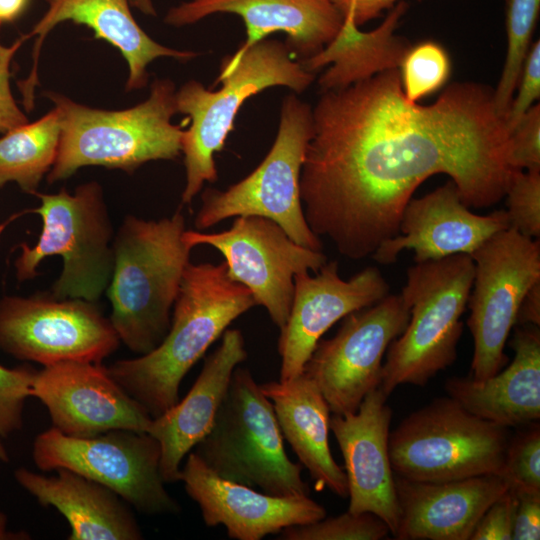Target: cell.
<instances>
[{"label": "cell", "instance_id": "obj_39", "mask_svg": "<svg viewBox=\"0 0 540 540\" xmlns=\"http://www.w3.org/2000/svg\"><path fill=\"white\" fill-rule=\"evenodd\" d=\"M27 40L22 35L10 46L0 43V133H6L29 122L17 105L10 88V67L17 50Z\"/></svg>", "mask_w": 540, "mask_h": 540}, {"label": "cell", "instance_id": "obj_29", "mask_svg": "<svg viewBox=\"0 0 540 540\" xmlns=\"http://www.w3.org/2000/svg\"><path fill=\"white\" fill-rule=\"evenodd\" d=\"M60 116L53 108L40 119L4 133L0 138V188L16 183L35 195L52 168L60 139Z\"/></svg>", "mask_w": 540, "mask_h": 540}, {"label": "cell", "instance_id": "obj_38", "mask_svg": "<svg viewBox=\"0 0 540 540\" xmlns=\"http://www.w3.org/2000/svg\"><path fill=\"white\" fill-rule=\"evenodd\" d=\"M516 496L507 490L478 521L470 540H513Z\"/></svg>", "mask_w": 540, "mask_h": 540}, {"label": "cell", "instance_id": "obj_1", "mask_svg": "<svg viewBox=\"0 0 540 540\" xmlns=\"http://www.w3.org/2000/svg\"><path fill=\"white\" fill-rule=\"evenodd\" d=\"M300 174L306 221L358 260L399 232L427 178L448 175L470 208L504 198L515 169L510 131L483 84H450L431 105L408 101L399 69L321 93Z\"/></svg>", "mask_w": 540, "mask_h": 540}, {"label": "cell", "instance_id": "obj_25", "mask_svg": "<svg viewBox=\"0 0 540 540\" xmlns=\"http://www.w3.org/2000/svg\"><path fill=\"white\" fill-rule=\"evenodd\" d=\"M46 476L27 468L16 482L44 507H54L69 524V540H140L141 528L129 505L108 487L65 468Z\"/></svg>", "mask_w": 540, "mask_h": 540}, {"label": "cell", "instance_id": "obj_33", "mask_svg": "<svg viewBox=\"0 0 540 540\" xmlns=\"http://www.w3.org/2000/svg\"><path fill=\"white\" fill-rule=\"evenodd\" d=\"M500 476L513 492L540 493L539 425L509 440Z\"/></svg>", "mask_w": 540, "mask_h": 540}, {"label": "cell", "instance_id": "obj_32", "mask_svg": "<svg viewBox=\"0 0 540 540\" xmlns=\"http://www.w3.org/2000/svg\"><path fill=\"white\" fill-rule=\"evenodd\" d=\"M390 530L386 523L370 512H347L336 517L292 525L279 533L281 540H380Z\"/></svg>", "mask_w": 540, "mask_h": 540}, {"label": "cell", "instance_id": "obj_5", "mask_svg": "<svg viewBox=\"0 0 540 540\" xmlns=\"http://www.w3.org/2000/svg\"><path fill=\"white\" fill-rule=\"evenodd\" d=\"M314 79L315 74L294 59L285 43L266 38L247 48L238 47L222 59L216 81L222 83L220 89H207L196 80L184 83L176 91L177 113L190 120L182 138L186 170L182 203L190 204L205 182L217 181L214 156L223 149L248 98L275 86L300 94Z\"/></svg>", "mask_w": 540, "mask_h": 540}, {"label": "cell", "instance_id": "obj_37", "mask_svg": "<svg viewBox=\"0 0 540 540\" xmlns=\"http://www.w3.org/2000/svg\"><path fill=\"white\" fill-rule=\"evenodd\" d=\"M517 86H519L517 96L512 99L506 116V124L510 134L523 115L531 108L532 103L540 96L539 41L534 43L527 53Z\"/></svg>", "mask_w": 540, "mask_h": 540}, {"label": "cell", "instance_id": "obj_27", "mask_svg": "<svg viewBox=\"0 0 540 540\" xmlns=\"http://www.w3.org/2000/svg\"><path fill=\"white\" fill-rule=\"evenodd\" d=\"M260 387L273 405L283 438L308 470L315 489L327 488L341 498L348 497L345 471L330 451V409L316 383L303 372Z\"/></svg>", "mask_w": 540, "mask_h": 540}, {"label": "cell", "instance_id": "obj_3", "mask_svg": "<svg viewBox=\"0 0 540 540\" xmlns=\"http://www.w3.org/2000/svg\"><path fill=\"white\" fill-rule=\"evenodd\" d=\"M185 217L123 219L113 238L114 265L107 297L110 321L122 343L144 355L166 336L190 248L183 240Z\"/></svg>", "mask_w": 540, "mask_h": 540}, {"label": "cell", "instance_id": "obj_16", "mask_svg": "<svg viewBox=\"0 0 540 540\" xmlns=\"http://www.w3.org/2000/svg\"><path fill=\"white\" fill-rule=\"evenodd\" d=\"M30 397L47 408L53 428L71 437L114 429L147 432L152 421L101 363L63 361L36 370Z\"/></svg>", "mask_w": 540, "mask_h": 540}, {"label": "cell", "instance_id": "obj_10", "mask_svg": "<svg viewBox=\"0 0 540 540\" xmlns=\"http://www.w3.org/2000/svg\"><path fill=\"white\" fill-rule=\"evenodd\" d=\"M509 428L481 419L456 400L442 397L414 411L389 434L394 474L444 482L500 475Z\"/></svg>", "mask_w": 540, "mask_h": 540}, {"label": "cell", "instance_id": "obj_8", "mask_svg": "<svg viewBox=\"0 0 540 540\" xmlns=\"http://www.w3.org/2000/svg\"><path fill=\"white\" fill-rule=\"evenodd\" d=\"M35 195L41 204L33 212L42 219L38 241L20 244L14 262L18 281L37 276L41 261L60 256L63 267L51 285L56 298L97 302L106 291L114 265V230L102 186L96 181L79 185L73 193Z\"/></svg>", "mask_w": 540, "mask_h": 540}, {"label": "cell", "instance_id": "obj_11", "mask_svg": "<svg viewBox=\"0 0 540 540\" xmlns=\"http://www.w3.org/2000/svg\"><path fill=\"white\" fill-rule=\"evenodd\" d=\"M161 449L147 432L114 429L71 437L51 427L33 442L32 458L43 471L69 469L96 481L146 515L181 512L160 473Z\"/></svg>", "mask_w": 540, "mask_h": 540}, {"label": "cell", "instance_id": "obj_13", "mask_svg": "<svg viewBox=\"0 0 540 540\" xmlns=\"http://www.w3.org/2000/svg\"><path fill=\"white\" fill-rule=\"evenodd\" d=\"M120 343L97 302L50 293L0 298V350L18 360L101 363Z\"/></svg>", "mask_w": 540, "mask_h": 540}, {"label": "cell", "instance_id": "obj_28", "mask_svg": "<svg viewBox=\"0 0 540 540\" xmlns=\"http://www.w3.org/2000/svg\"><path fill=\"white\" fill-rule=\"evenodd\" d=\"M408 5L400 1L374 30L363 32L351 18L333 40L318 54L300 61L305 70L316 73L329 65L319 77L321 92L347 87L378 73L399 68L409 43L395 34Z\"/></svg>", "mask_w": 540, "mask_h": 540}, {"label": "cell", "instance_id": "obj_45", "mask_svg": "<svg viewBox=\"0 0 540 540\" xmlns=\"http://www.w3.org/2000/svg\"><path fill=\"white\" fill-rule=\"evenodd\" d=\"M131 6L138 9L145 15L155 16L156 9L153 4V0H130Z\"/></svg>", "mask_w": 540, "mask_h": 540}, {"label": "cell", "instance_id": "obj_36", "mask_svg": "<svg viewBox=\"0 0 540 540\" xmlns=\"http://www.w3.org/2000/svg\"><path fill=\"white\" fill-rule=\"evenodd\" d=\"M509 162L515 170H540V106L523 115L510 134Z\"/></svg>", "mask_w": 540, "mask_h": 540}, {"label": "cell", "instance_id": "obj_40", "mask_svg": "<svg viewBox=\"0 0 540 540\" xmlns=\"http://www.w3.org/2000/svg\"><path fill=\"white\" fill-rule=\"evenodd\" d=\"M513 493L516 496L513 540H539L540 493Z\"/></svg>", "mask_w": 540, "mask_h": 540}, {"label": "cell", "instance_id": "obj_34", "mask_svg": "<svg viewBox=\"0 0 540 540\" xmlns=\"http://www.w3.org/2000/svg\"><path fill=\"white\" fill-rule=\"evenodd\" d=\"M510 227L532 238L540 237V170H515L506 191Z\"/></svg>", "mask_w": 540, "mask_h": 540}, {"label": "cell", "instance_id": "obj_20", "mask_svg": "<svg viewBox=\"0 0 540 540\" xmlns=\"http://www.w3.org/2000/svg\"><path fill=\"white\" fill-rule=\"evenodd\" d=\"M386 399L379 388L370 391L356 412L334 414L330 418V430L345 463L348 511L377 515L394 535L399 510L389 457L392 410Z\"/></svg>", "mask_w": 540, "mask_h": 540}, {"label": "cell", "instance_id": "obj_30", "mask_svg": "<svg viewBox=\"0 0 540 540\" xmlns=\"http://www.w3.org/2000/svg\"><path fill=\"white\" fill-rule=\"evenodd\" d=\"M539 10L540 0H506L508 48L501 78L494 91L496 110L505 120L529 51Z\"/></svg>", "mask_w": 540, "mask_h": 540}, {"label": "cell", "instance_id": "obj_6", "mask_svg": "<svg viewBox=\"0 0 540 540\" xmlns=\"http://www.w3.org/2000/svg\"><path fill=\"white\" fill-rule=\"evenodd\" d=\"M475 272L468 254L415 263L401 296L410 317L387 349L378 387L387 397L400 385L424 386L457 358Z\"/></svg>", "mask_w": 540, "mask_h": 540}, {"label": "cell", "instance_id": "obj_17", "mask_svg": "<svg viewBox=\"0 0 540 540\" xmlns=\"http://www.w3.org/2000/svg\"><path fill=\"white\" fill-rule=\"evenodd\" d=\"M389 284L377 267L369 266L348 280L338 263L327 261L315 276L302 271L294 277V295L288 320L280 330V381L295 378L323 334L348 314L369 307L389 294Z\"/></svg>", "mask_w": 540, "mask_h": 540}, {"label": "cell", "instance_id": "obj_2", "mask_svg": "<svg viewBox=\"0 0 540 540\" xmlns=\"http://www.w3.org/2000/svg\"><path fill=\"white\" fill-rule=\"evenodd\" d=\"M253 306L251 292L230 279L225 262L190 261L162 342L147 354L117 360L107 369L156 418L179 401V387L188 371L226 328Z\"/></svg>", "mask_w": 540, "mask_h": 540}, {"label": "cell", "instance_id": "obj_46", "mask_svg": "<svg viewBox=\"0 0 540 540\" xmlns=\"http://www.w3.org/2000/svg\"><path fill=\"white\" fill-rule=\"evenodd\" d=\"M0 461L8 462L9 461V455L5 448V446L2 443V439L0 438Z\"/></svg>", "mask_w": 540, "mask_h": 540}, {"label": "cell", "instance_id": "obj_4", "mask_svg": "<svg viewBox=\"0 0 540 540\" xmlns=\"http://www.w3.org/2000/svg\"><path fill=\"white\" fill-rule=\"evenodd\" d=\"M45 96L60 116V139L49 184L71 177L82 167L101 166L133 173L143 164L176 159L184 130L172 123L176 88L168 78L155 79L147 99L123 110L77 103L57 92Z\"/></svg>", "mask_w": 540, "mask_h": 540}, {"label": "cell", "instance_id": "obj_21", "mask_svg": "<svg viewBox=\"0 0 540 540\" xmlns=\"http://www.w3.org/2000/svg\"><path fill=\"white\" fill-rule=\"evenodd\" d=\"M47 9L25 36L35 38L33 66L29 77L19 84L26 110L34 106L38 84V59L47 35L63 22H73L91 29L95 38L115 47L126 60L129 74L126 91L138 90L148 83V65L160 57L189 61L199 54L177 50L154 41L136 22L130 0H44Z\"/></svg>", "mask_w": 540, "mask_h": 540}, {"label": "cell", "instance_id": "obj_26", "mask_svg": "<svg viewBox=\"0 0 540 540\" xmlns=\"http://www.w3.org/2000/svg\"><path fill=\"white\" fill-rule=\"evenodd\" d=\"M512 362L488 379L470 377L446 381L448 396L473 415L510 428L540 418V330L522 325L513 335Z\"/></svg>", "mask_w": 540, "mask_h": 540}, {"label": "cell", "instance_id": "obj_18", "mask_svg": "<svg viewBox=\"0 0 540 540\" xmlns=\"http://www.w3.org/2000/svg\"><path fill=\"white\" fill-rule=\"evenodd\" d=\"M180 481L199 506L204 524L223 525L231 539L260 540L326 517V509L309 496H273L223 479L193 451L187 454Z\"/></svg>", "mask_w": 540, "mask_h": 540}, {"label": "cell", "instance_id": "obj_43", "mask_svg": "<svg viewBox=\"0 0 540 540\" xmlns=\"http://www.w3.org/2000/svg\"><path fill=\"white\" fill-rule=\"evenodd\" d=\"M30 0H0V24L18 19L27 9Z\"/></svg>", "mask_w": 540, "mask_h": 540}, {"label": "cell", "instance_id": "obj_35", "mask_svg": "<svg viewBox=\"0 0 540 540\" xmlns=\"http://www.w3.org/2000/svg\"><path fill=\"white\" fill-rule=\"evenodd\" d=\"M36 370L28 366L7 368L0 364V438L22 430L26 399Z\"/></svg>", "mask_w": 540, "mask_h": 540}, {"label": "cell", "instance_id": "obj_24", "mask_svg": "<svg viewBox=\"0 0 540 540\" xmlns=\"http://www.w3.org/2000/svg\"><path fill=\"white\" fill-rule=\"evenodd\" d=\"M246 359L241 331L226 329L186 396L152 418L147 433L160 445V473L165 483L180 481L182 460L211 430L233 371Z\"/></svg>", "mask_w": 540, "mask_h": 540}, {"label": "cell", "instance_id": "obj_23", "mask_svg": "<svg viewBox=\"0 0 540 540\" xmlns=\"http://www.w3.org/2000/svg\"><path fill=\"white\" fill-rule=\"evenodd\" d=\"M394 479L398 540H470L487 508L508 490L497 474L444 482Z\"/></svg>", "mask_w": 540, "mask_h": 540}, {"label": "cell", "instance_id": "obj_9", "mask_svg": "<svg viewBox=\"0 0 540 540\" xmlns=\"http://www.w3.org/2000/svg\"><path fill=\"white\" fill-rule=\"evenodd\" d=\"M312 135V108L296 94L287 95L274 143L256 169L225 190L207 187L202 192L194 219L198 231L231 217L261 216L276 222L299 245L321 251L300 197V174Z\"/></svg>", "mask_w": 540, "mask_h": 540}, {"label": "cell", "instance_id": "obj_47", "mask_svg": "<svg viewBox=\"0 0 540 540\" xmlns=\"http://www.w3.org/2000/svg\"><path fill=\"white\" fill-rule=\"evenodd\" d=\"M2 229H3V226L0 225V235H1L2 231H3Z\"/></svg>", "mask_w": 540, "mask_h": 540}, {"label": "cell", "instance_id": "obj_14", "mask_svg": "<svg viewBox=\"0 0 540 540\" xmlns=\"http://www.w3.org/2000/svg\"><path fill=\"white\" fill-rule=\"evenodd\" d=\"M183 240L193 248L208 245L225 258L231 280L251 292L281 330L289 317L294 277L302 271L318 272L327 262L322 251L293 241L273 220L261 216H238L222 232L185 230Z\"/></svg>", "mask_w": 540, "mask_h": 540}, {"label": "cell", "instance_id": "obj_31", "mask_svg": "<svg viewBox=\"0 0 540 540\" xmlns=\"http://www.w3.org/2000/svg\"><path fill=\"white\" fill-rule=\"evenodd\" d=\"M399 67L403 93L408 101L416 103L447 81L450 60L441 45L425 41L410 47Z\"/></svg>", "mask_w": 540, "mask_h": 540}, {"label": "cell", "instance_id": "obj_7", "mask_svg": "<svg viewBox=\"0 0 540 540\" xmlns=\"http://www.w3.org/2000/svg\"><path fill=\"white\" fill-rule=\"evenodd\" d=\"M193 452L219 477L263 493L309 496L285 451L275 411L249 369L237 366L209 433Z\"/></svg>", "mask_w": 540, "mask_h": 540}, {"label": "cell", "instance_id": "obj_19", "mask_svg": "<svg viewBox=\"0 0 540 540\" xmlns=\"http://www.w3.org/2000/svg\"><path fill=\"white\" fill-rule=\"evenodd\" d=\"M510 227L506 210L477 215L462 201L452 180L406 205L399 232L383 241L372 258L379 264L397 261L403 250L414 252L415 263L457 254L472 255L496 233Z\"/></svg>", "mask_w": 540, "mask_h": 540}, {"label": "cell", "instance_id": "obj_41", "mask_svg": "<svg viewBox=\"0 0 540 540\" xmlns=\"http://www.w3.org/2000/svg\"><path fill=\"white\" fill-rule=\"evenodd\" d=\"M343 18H351L360 26L391 9L399 0H331Z\"/></svg>", "mask_w": 540, "mask_h": 540}, {"label": "cell", "instance_id": "obj_42", "mask_svg": "<svg viewBox=\"0 0 540 540\" xmlns=\"http://www.w3.org/2000/svg\"><path fill=\"white\" fill-rule=\"evenodd\" d=\"M516 324L540 326V281L524 296L518 310Z\"/></svg>", "mask_w": 540, "mask_h": 540}, {"label": "cell", "instance_id": "obj_22", "mask_svg": "<svg viewBox=\"0 0 540 540\" xmlns=\"http://www.w3.org/2000/svg\"><path fill=\"white\" fill-rule=\"evenodd\" d=\"M240 16L247 48L275 32L298 61L318 54L340 30L344 18L331 0H189L170 8L164 22L174 27L194 24L212 14Z\"/></svg>", "mask_w": 540, "mask_h": 540}, {"label": "cell", "instance_id": "obj_44", "mask_svg": "<svg viewBox=\"0 0 540 540\" xmlns=\"http://www.w3.org/2000/svg\"><path fill=\"white\" fill-rule=\"evenodd\" d=\"M7 516L0 510V540H24L29 539L26 532H12L7 529Z\"/></svg>", "mask_w": 540, "mask_h": 540}, {"label": "cell", "instance_id": "obj_15", "mask_svg": "<svg viewBox=\"0 0 540 540\" xmlns=\"http://www.w3.org/2000/svg\"><path fill=\"white\" fill-rule=\"evenodd\" d=\"M409 317L401 294H388L348 314L332 338L317 343L303 372L316 383L330 412H356L364 397L380 386L384 354Z\"/></svg>", "mask_w": 540, "mask_h": 540}, {"label": "cell", "instance_id": "obj_12", "mask_svg": "<svg viewBox=\"0 0 540 540\" xmlns=\"http://www.w3.org/2000/svg\"><path fill=\"white\" fill-rule=\"evenodd\" d=\"M471 257L475 272L467 325L474 352L469 377L482 382L508 361L504 348L519 307L529 289L540 281V243L509 227L492 236Z\"/></svg>", "mask_w": 540, "mask_h": 540}]
</instances>
